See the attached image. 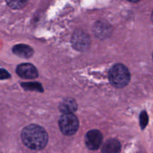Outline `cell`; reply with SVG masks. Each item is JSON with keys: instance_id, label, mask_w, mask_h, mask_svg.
Here are the masks:
<instances>
[{"instance_id": "obj_10", "label": "cell", "mask_w": 153, "mask_h": 153, "mask_svg": "<svg viewBox=\"0 0 153 153\" xmlns=\"http://www.w3.org/2000/svg\"><path fill=\"white\" fill-rule=\"evenodd\" d=\"M29 0H6L7 5L12 9H22L28 4Z\"/></svg>"}, {"instance_id": "obj_1", "label": "cell", "mask_w": 153, "mask_h": 153, "mask_svg": "<svg viewBox=\"0 0 153 153\" xmlns=\"http://www.w3.org/2000/svg\"><path fill=\"white\" fill-rule=\"evenodd\" d=\"M21 139L24 145L28 149L37 151L46 147L49 137L43 127L35 124H31L22 129Z\"/></svg>"}, {"instance_id": "obj_13", "label": "cell", "mask_w": 153, "mask_h": 153, "mask_svg": "<svg viewBox=\"0 0 153 153\" xmlns=\"http://www.w3.org/2000/svg\"><path fill=\"white\" fill-rule=\"evenodd\" d=\"M10 78V74L4 69H0V80L7 79Z\"/></svg>"}, {"instance_id": "obj_2", "label": "cell", "mask_w": 153, "mask_h": 153, "mask_svg": "<svg viewBox=\"0 0 153 153\" xmlns=\"http://www.w3.org/2000/svg\"><path fill=\"white\" fill-rule=\"evenodd\" d=\"M108 78L113 86L117 88H123L129 83L131 76L129 70L125 65L117 64L109 70Z\"/></svg>"}, {"instance_id": "obj_4", "label": "cell", "mask_w": 153, "mask_h": 153, "mask_svg": "<svg viewBox=\"0 0 153 153\" xmlns=\"http://www.w3.org/2000/svg\"><path fill=\"white\" fill-rule=\"evenodd\" d=\"M73 47L79 51H85L91 46L89 35L82 31H76L72 37Z\"/></svg>"}, {"instance_id": "obj_11", "label": "cell", "mask_w": 153, "mask_h": 153, "mask_svg": "<svg viewBox=\"0 0 153 153\" xmlns=\"http://www.w3.org/2000/svg\"><path fill=\"white\" fill-rule=\"evenodd\" d=\"M22 87L26 90H31V91H37L43 92V90L42 85L39 83H23L21 84Z\"/></svg>"}, {"instance_id": "obj_9", "label": "cell", "mask_w": 153, "mask_h": 153, "mask_svg": "<svg viewBox=\"0 0 153 153\" xmlns=\"http://www.w3.org/2000/svg\"><path fill=\"white\" fill-rule=\"evenodd\" d=\"M77 103L73 99H65L61 102L59 110L63 114L73 113L77 110Z\"/></svg>"}, {"instance_id": "obj_3", "label": "cell", "mask_w": 153, "mask_h": 153, "mask_svg": "<svg viewBox=\"0 0 153 153\" xmlns=\"http://www.w3.org/2000/svg\"><path fill=\"white\" fill-rule=\"evenodd\" d=\"M58 123L61 132L65 135H73L79 129V120L73 113L63 114L60 117Z\"/></svg>"}, {"instance_id": "obj_6", "label": "cell", "mask_w": 153, "mask_h": 153, "mask_svg": "<svg viewBox=\"0 0 153 153\" xmlns=\"http://www.w3.org/2000/svg\"><path fill=\"white\" fill-rule=\"evenodd\" d=\"M16 72L22 79H34L38 77V71L37 68L30 63H23L18 65Z\"/></svg>"}, {"instance_id": "obj_12", "label": "cell", "mask_w": 153, "mask_h": 153, "mask_svg": "<svg viewBox=\"0 0 153 153\" xmlns=\"http://www.w3.org/2000/svg\"><path fill=\"white\" fill-rule=\"evenodd\" d=\"M148 121H149V118H148L147 114L143 111L140 114V125L142 129H144L146 128L148 124Z\"/></svg>"}, {"instance_id": "obj_14", "label": "cell", "mask_w": 153, "mask_h": 153, "mask_svg": "<svg viewBox=\"0 0 153 153\" xmlns=\"http://www.w3.org/2000/svg\"><path fill=\"white\" fill-rule=\"evenodd\" d=\"M128 1H131V2H134V3H136V2H138V1H140V0H128Z\"/></svg>"}, {"instance_id": "obj_7", "label": "cell", "mask_w": 153, "mask_h": 153, "mask_svg": "<svg viewBox=\"0 0 153 153\" xmlns=\"http://www.w3.org/2000/svg\"><path fill=\"white\" fill-rule=\"evenodd\" d=\"M13 54L18 57L24 58H29L34 54V50L30 46L26 44L15 45L12 49Z\"/></svg>"}, {"instance_id": "obj_5", "label": "cell", "mask_w": 153, "mask_h": 153, "mask_svg": "<svg viewBox=\"0 0 153 153\" xmlns=\"http://www.w3.org/2000/svg\"><path fill=\"white\" fill-rule=\"evenodd\" d=\"M102 140V134L99 130H91L85 135V144L90 150L98 149L101 146Z\"/></svg>"}, {"instance_id": "obj_8", "label": "cell", "mask_w": 153, "mask_h": 153, "mask_svg": "<svg viewBox=\"0 0 153 153\" xmlns=\"http://www.w3.org/2000/svg\"><path fill=\"white\" fill-rule=\"evenodd\" d=\"M121 144L120 141L117 139L111 138L106 140L103 147L102 149V152L105 153H117L120 152Z\"/></svg>"}]
</instances>
